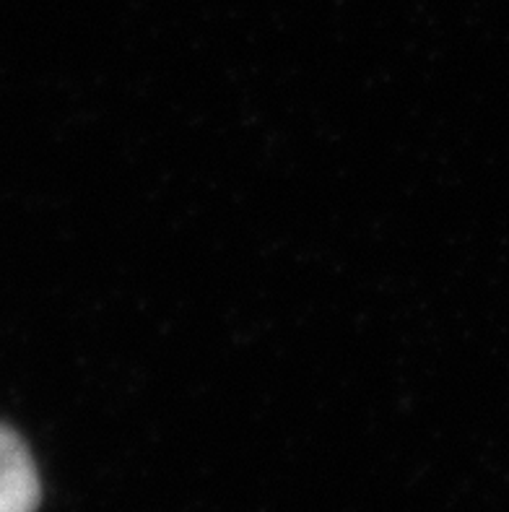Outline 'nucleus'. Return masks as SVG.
Instances as JSON below:
<instances>
[{"label": "nucleus", "mask_w": 509, "mask_h": 512, "mask_svg": "<svg viewBox=\"0 0 509 512\" xmlns=\"http://www.w3.org/2000/svg\"><path fill=\"white\" fill-rule=\"evenodd\" d=\"M42 484L32 453L11 427L0 424V512H37Z\"/></svg>", "instance_id": "1"}]
</instances>
